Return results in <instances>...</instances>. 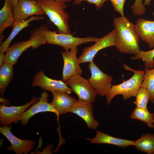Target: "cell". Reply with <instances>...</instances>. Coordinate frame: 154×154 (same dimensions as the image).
Wrapping results in <instances>:
<instances>
[{
	"instance_id": "1f68e13d",
	"label": "cell",
	"mask_w": 154,
	"mask_h": 154,
	"mask_svg": "<svg viewBox=\"0 0 154 154\" xmlns=\"http://www.w3.org/2000/svg\"><path fill=\"white\" fill-rule=\"evenodd\" d=\"M151 0H145L143 3V5L145 6L149 5L150 4Z\"/></svg>"
},
{
	"instance_id": "52a82bcc",
	"label": "cell",
	"mask_w": 154,
	"mask_h": 154,
	"mask_svg": "<svg viewBox=\"0 0 154 154\" xmlns=\"http://www.w3.org/2000/svg\"><path fill=\"white\" fill-rule=\"evenodd\" d=\"M88 65L91 76L88 79L92 86L101 96H105L112 85L113 78L110 76L103 72L93 60Z\"/></svg>"
},
{
	"instance_id": "d590c367",
	"label": "cell",
	"mask_w": 154,
	"mask_h": 154,
	"mask_svg": "<svg viewBox=\"0 0 154 154\" xmlns=\"http://www.w3.org/2000/svg\"><path fill=\"white\" fill-rule=\"evenodd\" d=\"M152 15L154 16V12L152 13Z\"/></svg>"
},
{
	"instance_id": "f1b7e54d",
	"label": "cell",
	"mask_w": 154,
	"mask_h": 154,
	"mask_svg": "<svg viewBox=\"0 0 154 154\" xmlns=\"http://www.w3.org/2000/svg\"><path fill=\"white\" fill-rule=\"evenodd\" d=\"M108 0H74L73 2L74 5L80 4L84 1H86L88 4H94L95 6V8L98 10L102 7L105 3Z\"/></svg>"
},
{
	"instance_id": "9a60e30c",
	"label": "cell",
	"mask_w": 154,
	"mask_h": 154,
	"mask_svg": "<svg viewBox=\"0 0 154 154\" xmlns=\"http://www.w3.org/2000/svg\"><path fill=\"white\" fill-rule=\"evenodd\" d=\"M91 103L78 100L70 112L81 118L86 123L88 128L95 130L98 126L99 123L94 117L93 106Z\"/></svg>"
},
{
	"instance_id": "7c38bea8",
	"label": "cell",
	"mask_w": 154,
	"mask_h": 154,
	"mask_svg": "<svg viewBox=\"0 0 154 154\" xmlns=\"http://www.w3.org/2000/svg\"><path fill=\"white\" fill-rule=\"evenodd\" d=\"M11 126L0 127V132L7 139L10 143L8 146L9 151H13L16 154H27L33 149L35 141L34 139L25 140L18 138L11 132Z\"/></svg>"
},
{
	"instance_id": "d4e9b609",
	"label": "cell",
	"mask_w": 154,
	"mask_h": 154,
	"mask_svg": "<svg viewBox=\"0 0 154 154\" xmlns=\"http://www.w3.org/2000/svg\"><path fill=\"white\" fill-rule=\"evenodd\" d=\"M130 58L132 60L141 59L144 62L145 68H152L154 67V48L148 51L141 50Z\"/></svg>"
},
{
	"instance_id": "30bf717a",
	"label": "cell",
	"mask_w": 154,
	"mask_h": 154,
	"mask_svg": "<svg viewBox=\"0 0 154 154\" xmlns=\"http://www.w3.org/2000/svg\"><path fill=\"white\" fill-rule=\"evenodd\" d=\"M12 11L15 21L19 22L25 21L31 16L45 15L37 0H18Z\"/></svg>"
},
{
	"instance_id": "e0dca14e",
	"label": "cell",
	"mask_w": 154,
	"mask_h": 154,
	"mask_svg": "<svg viewBox=\"0 0 154 154\" xmlns=\"http://www.w3.org/2000/svg\"><path fill=\"white\" fill-rule=\"evenodd\" d=\"M53 99L50 103L59 115L66 114L70 111L77 100L66 93L52 91Z\"/></svg>"
},
{
	"instance_id": "44dd1931",
	"label": "cell",
	"mask_w": 154,
	"mask_h": 154,
	"mask_svg": "<svg viewBox=\"0 0 154 154\" xmlns=\"http://www.w3.org/2000/svg\"><path fill=\"white\" fill-rule=\"evenodd\" d=\"M134 146L138 150L147 154L154 152V134H143L138 139L134 141Z\"/></svg>"
},
{
	"instance_id": "484cf974",
	"label": "cell",
	"mask_w": 154,
	"mask_h": 154,
	"mask_svg": "<svg viewBox=\"0 0 154 154\" xmlns=\"http://www.w3.org/2000/svg\"><path fill=\"white\" fill-rule=\"evenodd\" d=\"M135 97L136 100L134 103L137 107L147 108V105L149 100V96L148 91L145 88L141 87Z\"/></svg>"
},
{
	"instance_id": "83f0119b",
	"label": "cell",
	"mask_w": 154,
	"mask_h": 154,
	"mask_svg": "<svg viewBox=\"0 0 154 154\" xmlns=\"http://www.w3.org/2000/svg\"><path fill=\"white\" fill-rule=\"evenodd\" d=\"M112 3L115 11L124 16L123 7L126 0H109Z\"/></svg>"
},
{
	"instance_id": "8fae6325",
	"label": "cell",
	"mask_w": 154,
	"mask_h": 154,
	"mask_svg": "<svg viewBox=\"0 0 154 154\" xmlns=\"http://www.w3.org/2000/svg\"><path fill=\"white\" fill-rule=\"evenodd\" d=\"M39 86L44 90L60 92L70 94L72 89L62 80L53 79L47 76L43 71L40 70L33 79L32 86Z\"/></svg>"
},
{
	"instance_id": "277c9868",
	"label": "cell",
	"mask_w": 154,
	"mask_h": 154,
	"mask_svg": "<svg viewBox=\"0 0 154 154\" xmlns=\"http://www.w3.org/2000/svg\"><path fill=\"white\" fill-rule=\"evenodd\" d=\"M29 38L28 40L15 42L9 47L6 51L4 63L13 66L22 54L28 48L36 49L46 44L41 26L34 29Z\"/></svg>"
},
{
	"instance_id": "603a6c76",
	"label": "cell",
	"mask_w": 154,
	"mask_h": 154,
	"mask_svg": "<svg viewBox=\"0 0 154 154\" xmlns=\"http://www.w3.org/2000/svg\"><path fill=\"white\" fill-rule=\"evenodd\" d=\"M130 117L145 122L149 127L151 128L154 123V115L150 113L147 108L136 107L131 113Z\"/></svg>"
},
{
	"instance_id": "74e56055",
	"label": "cell",
	"mask_w": 154,
	"mask_h": 154,
	"mask_svg": "<svg viewBox=\"0 0 154 154\" xmlns=\"http://www.w3.org/2000/svg\"><path fill=\"white\" fill-rule=\"evenodd\" d=\"M153 154H154V152L153 153Z\"/></svg>"
},
{
	"instance_id": "7402d4cb",
	"label": "cell",
	"mask_w": 154,
	"mask_h": 154,
	"mask_svg": "<svg viewBox=\"0 0 154 154\" xmlns=\"http://www.w3.org/2000/svg\"><path fill=\"white\" fill-rule=\"evenodd\" d=\"M13 66L4 63L0 69V93L2 98L13 76Z\"/></svg>"
},
{
	"instance_id": "836d02e7",
	"label": "cell",
	"mask_w": 154,
	"mask_h": 154,
	"mask_svg": "<svg viewBox=\"0 0 154 154\" xmlns=\"http://www.w3.org/2000/svg\"><path fill=\"white\" fill-rule=\"evenodd\" d=\"M59 0L64 1H65L66 2H70L71 1V0Z\"/></svg>"
},
{
	"instance_id": "ac0fdd59",
	"label": "cell",
	"mask_w": 154,
	"mask_h": 154,
	"mask_svg": "<svg viewBox=\"0 0 154 154\" xmlns=\"http://www.w3.org/2000/svg\"><path fill=\"white\" fill-rule=\"evenodd\" d=\"M86 139L92 144H106L116 145L125 148L133 145L134 141L122 139L111 136L99 130L96 131L95 136L92 138H86Z\"/></svg>"
},
{
	"instance_id": "5b68a950",
	"label": "cell",
	"mask_w": 154,
	"mask_h": 154,
	"mask_svg": "<svg viewBox=\"0 0 154 154\" xmlns=\"http://www.w3.org/2000/svg\"><path fill=\"white\" fill-rule=\"evenodd\" d=\"M46 44L58 45L65 50H69L81 44L89 42H95L99 38L92 37L84 38L74 37L71 34L59 33L50 30L46 26H41Z\"/></svg>"
},
{
	"instance_id": "e575fe53",
	"label": "cell",
	"mask_w": 154,
	"mask_h": 154,
	"mask_svg": "<svg viewBox=\"0 0 154 154\" xmlns=\"http://www.w3.org/2000/svg\"><path fill=\"white\" fill-rule=\"evenodd\" d=\"M151 128H154V124H153Z\"/></svg>"
},
{
	"instance_id": "ba28073f",
	"label": "cell",
	"mask_w": 154,
	"mask_h": 154,
	"mask_svg": "<svg viewBox=\"0 0 154 154\" xmlns=\"http://www.w3.org/2000/svg\"><path fill=\"white\" fill-rule=\"evenodd\" d=\"M116 33L114 29L110 33L99 38L92 45L85 47L83 49L82 54L78 58L80 63L90 62L98 52L104 48L115 46Z\"/></svg>"
},
{
	"instance_id": "5bb4252c",
	"label": "cell",
	"mask_w": 154,
	"mask_h": 154,
	"mask_svg": "<svg viewBox=\"0 0 154 154\" xmlns=\"http://www.w3.org/2000/svg\"><path fill=\"white\" fill-rule=\"evenodd\" d=\"M49 96L46 92H43L38 100L27 110L22 114L20 121L21 124L25 125L30 119L35 115L40 112H51L55 113L58 117L59 115L50 103L48 101Z\"/></svg>"
},
{
	"instance_id": "d6986e66",
	"label": "cell",
	"mask_w": 154,
	"mask_h": 154,
	"mask_svg": "<svg viewBox=\"0 0 154 154\" xmlns=\"http://www.w3.org/2000/svg\"><path fill=\"white\" fill-rule=\"evenodd\" d=\"M43 17L38 15L32 16L29 19L21 22L15 21L13 24L12 29L10 35L4 42L0 44V53H4L9 48L11 41L22 29L29 26L30 23L36 20H43Z\"/></svg>"
},
{
	"instance_id": "7a4b0ae2",
	"label": "cell",
	"mask_w": 154,
	"mask_h": 154,
	"mask_svg": "<svg viewBox=\"0 0 154 154\" xmlns=\"http://www.w3.org/2000/svg\"><path fill=\"white\" fill-rule=\"evenodd\" d=\"M123 66L125 70L133 72V74L130 78L120 84L112 85L105 96L108 106L113 98L118 95H122L123 100L135 97L141 87L144 78L145 71L133 70L126 64Z\"/></svg>"
},
{
	"instance_id": "2e32d148",
	"label": "cell",
	"mask_w": 154,
	"mask_h": 154,
	"mask_svg": "<svg viewBox=\"0 0 154 154\" xmlns=\"http://www.w3.org/2000/svg\"><path fill=\"white\" fill-rule=\"evenodd\" d=\"M137 35L140 39L147 44L148 47H154V21L140 18L135 24Z\"/></svg>"
},
{
	"instance_id": "9c48e42d",
	"label": "cell",
	"mask_w": 154,
	"mask_h": 154,
	"mask_svg": "<svg viewBox=\"0 0 154 154\" xmlns=\"http://www.w3.org/2000/svg\"><path fill=\"white\" fill-rule=\"evenodd\" d=\"M39 98L33 97L27 104L20 106H0V123L2 126H8L10 124L20 121L22 114L31 105L37 102Z\"/></svg>"
},
{
	"instance_id": "4fadbf2b",
	"label": "cell",
	"mask_w": 154,
	"mask_h": 154,
	"mask_svg": "<svg viewBox=\"0 0 154 154\" xmlns=\"http://www.w3.org/2000/svg\"><path fill=\"white\" fill-rule=\"evenodd\" d=\"M78 51L77 47H74L70 51L61 52L64 62L62 80L64 82L73 75H81L83 72L77 58Z\"/></svg>"
},
{
	"instance_id": "4dcf8cb0",
	"label": "cell",
	"mask_w": 154,
	"mask_h": 154,
	"mask_svg": "<svg viewBox=\"0 0 154 154\" xmlns=\"http://www.w3.org/2000/svg\"><path fill=\"white\" fill-rule=\"evenodd\" d=\"M18 0H10V4L13 10L17 5Z\"/></svg>"
},
{
	"instance_id": "f546056e",
	"label": "cell",
	"mask_w": 154,
	"mask_h": 154,
	"mask_svg": "<svg viewBox=\"0 0 154 154\" xmlns=\"http://www.w3.org/2000/svg\"><path fill=\"white\" fill-rule=\"evenodd\" d=\"M4 53H0V68L2 66L4 62L5 55Z\"/></svg>"
},
{
	"instance_id": "ffe728a7",
	"label": "cell",
	"mask_w": 154,
	"mask_h": 154,
	"mask_svg": "<svg viewBox=\"0 0 154 154\" xmlns=\"http://www.w3.org/2000/svg\"><path fill=\"white\" fill-rule=\"evenodd\" d=\"M15 21L10 0H5L4 5L0 11V35L7 28L12 27Z\"/></svg>"
},
{
	"instance_id": "cb8c5ba5",
	"label": "cell",
	"mask_w": 154,
	"mask_h": 154,
	"mask_svg": "<svg viewBox=\"0 0 154 154\" xmlns=\"http://www.w3.org/2000/svg\"><path fill=\"white\" fill-rule=\"evenodd\" d=\"M144 78L141 87L145 88L148 91L149 100L154 103V68H144Z\"/></svg>"
},
{
	"instance_id": "6da1fadb",
	"label": "cell",
	"mask_w": 154,
	"mask_h": 154,
	"mask_svg": "<svg viewBox=\"0 0 154 154\" xmlns=\"http://www.w3.org/2000/svg\"><path fill=\"white\" fill-rule=\"evenodd\" d=\"M113 25L116 35L115 46L120 53L135 55L140 50L139 38L137 33L135 24L125 17L114 18Z\"/></svg>"
},
{
	"instance_id": "8d00e7d4",
	"label": "cell",
	"mask_w": 154,
	"mask_h": 154,
	"mask_svg": "<svg viewBox=\"0 0 154 154\" xmlns=\"http://www.w3.org/2000/svg\"><path fill=\"white\" fill-rule=\"evenodd\" d=\"M2 0H0V1H2Z\"/></svg>"
},
{
	"instance_id": "3957f363",
	"label": "cell",
	"mask_w": 154,
	"mask_h": 154,
	"mask_svg": "<svg viewBox=\"0 0 154 154\" xmlns=\"http://www.w3.org/2000/svg\"><path fill=\"white\" fill-rule=\"evenodd\" d=\"M50 20L57 27L59 33L71 34L68 14L64 11L66 2L59 0H37Z\"/></svg>"
},
{
	"instance_id": "8992f818",
	"label": "cell",
	"mask_w": 154,
	"mask_h": 154,
	"mask_svg": "<svg viewBox=\"0 0 154 154\" xmlns=\"http://www.w3.org/2000/svg\"><path fill=\"white\" fill-rule=\"evenodd\" d=\"M64 82L77 95L78 100L90 103L95 101L98 94L88 80L85 79L81 75H74Z\"/></svg>"
},
{
	"instance_id": "4316f807",
	"label": "cell",
	"mask_w": 154,
	"mask_h": 154,
	"mask_svg": "<svg viewBox=\"0 0 154 154\" xmlns=\"http://www.w3.org/2000/svg\"><path fill=\"white\" fill-rule=\"evenodd\" d=\"M143 0H135L133 4L131 7L132 13L135 16L142 15L146 12V8L143 3Z\"/></svg>"
},
{
	"instance_id": "d6a6232c",
	"label": "cell",
	"mask_w": 154,
	"mask_h": 154,
	"mask_svg": "<svg viewBox=\"0 0 154 154\" xmlns=\"http://www.w3.org/2000/svg\"><path fill=\"white\" fill-rule=\"evenodd\" d=\"M0 43H2V41L3 40L4 37V36L2 35H0Z\"/></svg>"
}]
</instances>
